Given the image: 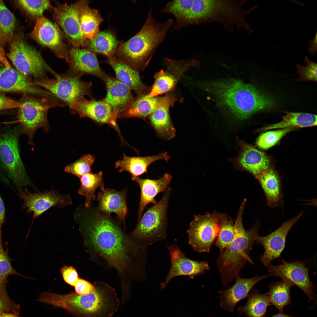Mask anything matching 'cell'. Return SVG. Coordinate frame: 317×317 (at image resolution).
<instances>
[{
	"mask_svg": "<svg viewBox=\"0 0 317 317\" xmlns=\"http://www.w3.org/2000/svg\"><path fill=\"white\" fill-rule=\"evenodd\" d=\"M246 201L245 199L242 201L234 223L235 239L220 252L216 261L224 286L239 276L240 270L247 263H254L249 255L258 235L260 225L257 221L250 229H245L242 217Z\"/></svg>",
	"mask_w": 317,
	"mask_h": 317,
	"instance_id": "cell-5",
	"label": "cell"
},
{
	"mask_svg": "<svg viewBox=\"0 0 317 317\" xmlns=\"http://www.w3.org/2000/svg\"><path fill=\"white\" fill-rule=\"evenodd\" d=\"M6 212L4 205L0 193V239H2L1 228L5 221Z\"/></svg>",
	"mask_w": 317,
	"mask_h": 317,
	"instance_id": "cell-50",
	"label": "cell"
},
{
	"mask_svg": "<svg viewBox=\"0 0 317 317\" xmlns=\"http://www.w3.org/2000/svg\"><path fill=\"white\" fill-rule=\"evenodd\" d=\"M250 291L245 304L238 308V312L247 317H263L267 307L271 305L268 294H261L257 290Z\"/></svg>",
	"mask_w": 317,
	"mask_h": 317,
	"instance_id": "cell-35",
	"label": "cell"
},
{
	"mask_svg": "<svg viewBox=\"0 0 317 317\" xmlns=\"http://www.w3.org/2000/svg\"><path fill=\"white\" fill-rule=\"evenodd\" d=\"M7 53L16 69L34 81L42 80L47 77V74L53 76L57 73L45 62L40 52L28 44L19 35H14L10 43Z\"/></svg>",
	"mask_w": 317,
	"mask_h": 317,
	"instance_id": "cell-9",
	"label": "cell"
},
{
	"mask_svg": "<svg viewBox=\"0 0 317 317\" xmlns=\"http://www.w3.org/2000/svg\"><path fill=\"white\" fill-rule=\"evenodd\" d=\"M303 214L286 221L279 227L265 236H257L256 242L264 248V253L260 257L261 261L265 266L271 264L274 259L279 257L284 249L286 238L290 230L300 219Z\"/></svg>",
	"mask_w": 317,
	"mask_h": 317,
	"instance_id": "cell-19",
	"label": "cell"
},
{
	"mask_svg": "<svg viewBox=\"0 0 317 317\" xmlns=\"http://www.w3.org/2000/svg\"><path fill=\"white\" fill-rule=\"evenodd\" d=\"M193 0H175L169 2L161 11L162 14H170L176 19V29L183 21L192 7Z\"/></svg>",
	"mask_w": 317,
	"mask_h": 317,
	"instance_id": "cell-40",
	"label": "cell"
},
{
	"mask_svg": "<svg viewBox=\"0 0 317 317\" xmlns=\"http://www.w3.org/2000/svg\"><path fill=\"white\" fill-rule=\"evenodd\" d=\"M316 125V115L304 112H286L281 121L263 127L260 130L263 131L287 128L294 129L313 127Z\"/></svg>",
	"mask_w": 317,
	"mask_h": 317,
	"instance_id": "cell-34",
	"label": "cell"
},
{
	"mask_svg": "<svg viewBox=\"0 0 317 317\" xmlns=\"http://www.w3.org/2000/svg\"><path fill=\"white\" fill-rule=\"evenodd\" d=\"M80 28L84 37L91 40L99 31V26L103 21L100 12L91 8L87 0L77 2Z\"/></svg>",
	"mask_w": 317,
	"mask_h": 317,
	"instance_id": "cell-30",
	"label": "cell"
},
{
	"mask_svg": "<svg viewBox=\"0 0 317 317\" xmlns=\"http://www.w3.org/2000/svg\"><path fill=\"white\" fill-rule=\"evenodd\" d=\"M60 271L64 281L74 287L79 279L75 269L72 266H65L61 268Z\"/></svg>",
	"mask_w": 317,
	"mask_h": 317,
	"instance_id": "cell-47",
	"label": "cell"
},
{
	"mask_svg": "<svg viewBox=\"0 0 317 317\" xmlns=\"http://www.w3.org/2000/svg\"><path fill=\"white\" fill-rule=\"evenodd\" d=\"M16 23L14 14L0 0V34L5 43H10L13 38Z\"/></svg>",
	"mask_w": 317,
	"mask_h": 317,
	"instance_id": "cell-39",
	"label": "cell"
},
{
	"mask_svg": "<svg viewBox=\"0 0 317 317\" xmlns=\"http://www.w3.org/2000/svg\"><path fill=\"white\" fill-rule=\"evenodd\" d=\"M24 94L21 102L22 105L18 108L17 117L22 134L28 137V144L33 145V136L38 129L42 128L46 133L50 129L48 119V110L52 108L66 105L55 97Z\"/></svg>",
	"mask_w": 317,
	"mask_h": 317,
	"instance_id": "cell-8",
	"label": "cell"
},
{
	"mask_svg": "<svg viewBox=\"0 0 317 317\" xmlns=\"http://www.w3.org/2000/svg\"><path fill=\"white\" fill-rule=\"evenodd\" d=\"M317 33H316L314 39L310 41L308 43L309 45L308 49V52L310 54L313 56H315L317 52Z\"/></svg>",
	"mask_w": 317,
	"mask_h": 317,
	"instance_id": "cell-51",
	"label": "cell"
},
{
	"mask_svg": "<svg viewBox=\"0 0 317 317\" xmlns=\"http://www.w3.org/2000/svg\"><path fill=\"white\" fill-rule=\"evenodd\" d=\"M126 196L124 191H118L112 189H104L98 194V210L109 216L112 213H115L124 227L125 218L128 212Z\"/></svg>",
	"mask_w": 317,
	"mask_h": 317,
	"instance_id": "cell-27",
	"label": "cell"
},
{
	"mask_svg": "<svg viewBox=\"0 0 317 317\" xmlns=\"http://www.w3.org/2000/svg\"><path fill=\"white\" fill-rule=\"evenodd\" d=\"M53 17L74 48L85 46L87 39L80 28L77 2L60 5L55 8Z\"/></svg>",
	"mask_w": 317,
	"mask_h": 317,
	"instance_id": "cell-16",
	"label": "cell"
},
{
	"mask_svg": "<svg viewBox=\"0 0 317 317\" xmlns=\"http://www.w3.org/2000/svg\"><path fill=\"white\" fill-rule=\"evenodd\" d=\"M223 213L214 210L195 215L187 230L188 244L196 251L208 252L218 235Z\"/></svg>",
	"mask_w": 317,
	"mask_h": 317,
	"instance_id": "cell-11",
	"label": "cell"
},
{
	"mask_svg": "<svg viewBox=\"0 0 317 317\" xmlns=\"http://www.w3.org/2000/svg\"><path fill=\"white\" fill-rule=\"evenodd\" d=\"M7 247L5 249L2 240H0V285L7 284L9 282L8 277L10 275L24 276L13 267L11 263L12 260L9 256Z\"/></svg>",
	"mask_w": 317,
	"mask_h": 317,
	"instance_id": "cell-41",
	"label": "cell"
},
{
	"mask_svg": "<svg viewBox=\"0 0 317 317\" xmlns=\"http://www.w3.org/2000/svg\"><path fill=\"white\" fill-rule=\"evenodd\" d=\"M107 63L114 70L116 79L134 91L137 95L149 93L151 87L148 86L142 81L137 72L118 59L114 55L107 57Z\"/></svg>",
	"mask_w": 317,
	"mask_h": 317,
	"instance_id": "cell-28",
	"label": "cell"
},
{
	"mask_svg": "<svg viewBox=\"0 0 317 317\" xmlns=\"http://www.w3.org/2000/svg\"><path fill=\"white\" fill-rule=\"evenodd\" d=\"M294 285L290 282L282 280L273 283L268 286L267 293L271 305L276 308L280 312L291 303L290 290Z\"/></svg>",
	"mask_w": 317,
	"mask_h": 317,
	"instance_id": "cell-37",
	"label": "cell"
},
{
	"mask_svg": "<svg viewBox=\"0 0 317 317\" xmlns=\"http://www.w3.org/2000/svg\"><path fill=\"white\" fill-rule=\"evenodd\" d=\"M74 287L75 292L80 295L88 294L93 292L95 290L93 284L86 280L80 278Z\"/></svg>",
	"mask_w": 317,
	"mask_h": 317,
	"instance_id": "cell-48",
	"label": "cell"
},
{
	"mask_svg": "<svg viewBox=\"0 0 317 317\" xmlns=\"http://www.w3.org/2000/svg\"><path fill=\"white\" fill-rule=\"evenodd\" d=\"M80 186L77 190L78 194L85 198V206L90 207L92 200L95 199V191L98 188L101 190L104 189L103 173L100 171L97 173H89L80 178Z\"/></svg>",
	"mask_w": 317,
	"mask_h": 317,
	"instance_id": "cell-36",
	"label": "cell"
},
{
	"mask_svg": "<svg viewBox=\"0 0 317 317\" xmlns=\"http://www.w3.org/2000/svg\"><path fill=\"white\" fill-rule=\"evenodd\" d=\"M272 274L256 276L249 278H243L238 276L234 284L225 290L218 291L219 294V305L225 310L234 312L237 304L242 300L247 298L253 286L260 281L267 278Z\"/></svg>",
	"mask_w": 317,
	"mask_h": 317,
	"instance_id": "cell-24",
	"label": "cell"
},
{
	"mask_svg": "<svg viewBox=\"0 0 317 317\" xmlns=\"http://www.w3.org/2000/svg\"><path fill=\"white\" fill-rule=\"evenodd\" d=\"M30 36L43 46L51 49L68 63V52L57 26L43 16L37 19Z\"/></svg>",
	"mask_w": 317,
	"mask_h": 317,
	"instance_id": "cell-15",
	"label": "cell"
},
{
	"mask_svg": "<svg viewBox=\"0 0 317 317\" xmlns=\"http://www.w3.org/2000/svg\"><path fill=\"white\" fill-rule=\"evenodd\" d=\"M70 68L67 72L81 77L85 74L95 76L104 81L107 74L101 69L94 53L87 49L73 47L68 52Z\"/></svg>",
	"mask_w": 317,
	"mask_h": 317,
	"instance_id": "cell-22",
	"label": "cell"
},
{
	"mask_svg": "<svg viewBox=\"0 0 317 317\" xmlns=\"http://www.w3.org/2000/svg\"><path fill=\"white\" fill-rule=\"evenodd\" d=\"M256 178L265 194L268 205L273 207L281 204L283 198L282 187L276 172L271 168Z\"/></svg>",
	"mask_w": 317,
	"mask_h": 317,
	"instance_id": "cell-31",
	"label": "cell"
},
{
	"mask_svg": "<svg viewBox=\"0 0 317 317\" xmlns=\"http://www.w3.org/2000/svg\"><path fill=\"white\" fill-rule=\"evenodd\" d=\"M22 134L20 127L0 128V178L5 183L11 180L18 188L29 186L35 191L21 158L18 139Z\"/></svg>",
	"mask_w": 317,
	"mask_h": 317,
	"instance_id": "cell-6",
	"label": "cell"
},
{
	"mask_svg": "<svg viewBox=\"0 0 317 317\" xmlns=\"http://www.w3.org/2000/svg\"><path fill=\"white\" fill-rule=\"evenodd\" d=\"M233 219L225 213H223L220 226V230L215 241V245L220 252L228 246L235 237Z\"/></svg>",
	"mask_w": 317,
	"mask_h": 317,
	"instance_id": "cell-38",
	"label": "cell"
},
{
	"mask_svg": "<svg viewBox=\"0 0 317 317\" xmlns=\"http://www.w3.org/2000/svg\"><path fill=\"white\" fill-rule=\"evenodd\" d=\"M171 256V267L164 282L160 284L163 289L173 278L180 276H188L193 279L203 274L210 267L206 261L199 262L187 258L176 244L167 247Z\"/></svg>",
	"mask_w": 317,
	"mask_h": 317,
	"instance_id": "cell-20",
	"label": "cell"
},
{
	"mask_svg": "<svg viewBox=\"0 0 317 317\" xmlns=\"http://www.w3.org/2000/svg\"><path fill=\"white\" fill-rule=\"evenodd\" d=\"M22 105L20 102L14 100L0 93V111L19 108Z\"/></svg>",
	"mask_w": 317,
	"mask_h": 317,
	"instance_id": "cell-49",
	"label": "cell"
},
{
	"mask_svg": "<svg viewBox=\"0 0 317 317\" xmlns=\"http://www.w3.org/2000/svg\"><path fill=\"white\" fill-rule=\"evenodd\" d=\"M18 197L23 201L20 210L27 208L26 214L33 213L31 227L36 219L50 208H63L72 204V199L69 193L60 194L53 187L50 190H45L43 192L34 190L33 193L26 188L24 190L22 188H18Z\"/></svg>",
	"mask_w": 317,
	"mask_h": 317,
	"instance_id": "cell-12",
	"label": "cell"
},
{
	"mask_svg": "<svg viewBox=\"0 0 317 317\" xmlns=\"http://www.w3.org/2000/svg\"><path fill=\"white\" fill-rule=\"evenodd\" d=\"M265 132L261 134L256 141L259 148L267 149L275 145L285 135L294 129L287 128Z\"/></svg>",
	"mask_w": 317,
	"mask_h": 317,
	"instance_id": "cell-44",
	"label": "cell"
},
{
	"mask_svg": "<svg viewBox=\"0 0 317 317\" xmlns=\"http://www.w3.org/2000/svg\"><path fill=\"white\" fill-rule=\"evenodd\" d=\"M263 317H265L264 316ZM271 317H294L291 316L287 315L284 313L283 312H280L276 314L273 315Z\"/></svg>",
	"mask_w": 317,
	"mask_h": 317,
	"instance_id": "cell-53",
	"label": "cell"
},
{
	"mask_svg": "<svg viewBox=\"0 0 317 317\" xmlns=\"http://www.w3.org/2000/svg\"><path fill=\"white\" fill-rule=\"evenodd\" d=\"M173 24L171 18L163 22L156 21L150 8L142 27L135 35L119 45L115 57L139 73L148 66Z\"/></svg>",
	"mask_w": 317,
	"mask_h": 317,
	"instance_id": "cell-3",
	"label": "cell"
},
{
	"mask_svg": "<svg viewBox=\"0 0 317 317\" xmlns=\"http://www.w3.org/2000/svg\"><path fill=\"white\" fill-rule=\"evenodd\" d=\"M169 158L167 152L144 157H130L124 154L122 159L115 162V166L120 172L127 171L132 176L137 177L146 173L148 166L154 162L161 160L168 161Z\"/></svg>",
	"mask_w": 317,
	"mask_h": 317,
	"instance_id": "cell-29",
	"label": "cell"
},
{
	"mask_svg": "<svg viewBox=\"0 0 317 317\" xmlns=\"http://www.w3.org/2000/svg\"><path fill=\"white\" fill-rule=\"evenodd\" d=\"M0 92H22L40 97L53 95L36 85L31 79L8 65L0 68Z\"/></svg>",
	"mask_w": 317,
	"mask_h": 317,
	"instance_id": "cell-18",
	"label": "cell"
},
{
	"mask_svg": "<svg viewBox=\"0 0 317 317\" xmlns=\"http://www.w3.org/2000/svg\"><path fill=\"white\" fill-rule=\"evenodd\" d=\"M164 61L166 69L155 74L154 83L148 95L149 97L158 96L172 91L186 72L199 65L197 60L192 58L177 60L166 58Z\"/></svg>",
	"mask_w": 317,
	"mask_h": 317,
	"instance_id": "cell-13",
	"label": "cell"
},
{
	"mask_svg": "<svg viewBox=\"0 0 317 317\" xmlns=\"http://www.w3.org/2000/svg\"><path fill=\"white\" fill-rule=\"evenodd\" d=\"M95 160V157L93 156L90 154L84 155L67 165L65 168L64 171L80 178L84 175L91 172V167Z\"/></svg>",
	"mask_w": 317,
	"mask_h": 317,
	"instance_id": "cell-42",
	"label": "cell"
},
{
	"mask_svg": "<svg viewBox=\"0 0 317 317\" xmlns=\"http://www.w3.org/2000/svg\"><path fill=\"white\" fill-rule=\"evenodd\" d=\"M93 285L94 291L85 295L75 292L63 295L50 293L47 303L79 317H112L120 303L114 289L101 281Z\"/></svg>",
	"mask_w": 317,
	"mask_h": 317,
	"instance_id": "cell-4",
	"label": "cell"
},
{
	"mask_svg": "<svg viewBox=\"0 0 317 317\" xmlns=\"http://www.w3.org/2000/svg\"><path fill=\"white\" fill-rule=\"evenodd\" d=\"M50 78L34 81L37 86L54 95L66 105L70 110L78 100L88 96L92 98L91 82L82 80L80 77L66 72L58 74Z\"/></svg>",
	"mask_w": 317,
	"mask_h": 317,
	"instance_id": "cell-10",
	"label": "cell"
},
{
	"mask_svg": "<svg viewBox=\"0 0 317 317\" xmlns=\"http://www.w3.org/2000/svg\"><path fill=\"white\" fill-rule=\"evenodd\" d=\"M202 85L219 106L240 119L247 118L257 112L269 109L274 105L272 98L253 85L239 80L214 81Z\"/></svg>",
	"mask_w": 317,
	"mask_h": 317,
	"instance_id": "cell-2",
	"label": "cell"
},
{
	"mask_svg": "<svg viewBox=\"0 0 317 317\" xmlns=\"http://www.w3.org/2000/svg\"><path fill=\"white\" fill-rule=\"evenodd\" d=\"M149 93L137 95L130 106L119 116V118H145L153 112L158 106L161 96H148Z\"/></svg>",
	"mask_w": 317,
	"mask_h": 317,
	"instance_id": "cell-32",
	"label": "cell"
},
{
	"mask_svg": "<svg viewBox=\"0 0 317 317\" xmlns=\"http://www.w3.org/2000/svg\"><path fill=\"white\" fill-rule=\"evenodd\" d=\"M16 1L17 4L26 12L37 19L42 16L43 12L51 6L49 0H20Z\"/></svg>",
	"mask_w": 317,
	"mask_h": 317,
	"instance_id": "cell-43",
	"label": "cell"
},
{
	"mask_svg": "<svg viewBox=\"0 0 317 317\" xmlns=\"http://www.w3.org/2000/svg\"><path fill=\"white\" fill-rule=\"evenodd\" d=\"M5 43L4 42L3 39L0 34V49H2V50H4V45Z\"/></svg>",
	"mask_w": 317,
	"mask_h": 317,
	"instance_id": "cell-54",
	"label": "cell"
},
{
	"mask_svg": "<svg viewBox=\"0 0 317 317\" xmlns=\"http://www.w3.org/2000/svg\"><path fill=\"white\" fill-rule=\"evenodd\" d=\"M19 315L13 313L4 312L0 315V317H19Z\"/></svg>",
	"mask_w": 317,
	"mask_h": 317,
	"instance_id": "cell-52",
	"label": "cell"
},
{
	"mask_svg": "<svg viewBox=\"0 0 317 317\" xmlns=\"http://www.w3.org/2000/svg\"><path fill=\"white\" fill-rule=\"evenodd\" d=\"M115 35L110 31H99L91 40H87L85 47L93 53L107 57L113 55L119 45Z\"/></svg>",
	"mask_w": 317,
	"mask_h": 317,
	"instance_id": "cell-33",
	"label": "cell"
},
{
	"mask_svg": "<svg viewBox=\"0 0 317 317\" xmlns=\"http://www.w3.org/2000/svg\"><path fill=\"white\" fill-rule=\"evenodd\" d=\"M88 208L73 214L84 242L94 261L117 272L122 289L129 287L133 281L145 276L146 249L136 245L109 217L94 214Z\"/></svg>",
	"mask_w": 317,
	"mask_h": 317,
	"instance_id": "cell-1",
	"label": "cell"
},
{
	"mask_svg": "<svg viewBox=\"0 0 317 317\" xmlns=\"http://www.w3.org/2000/svg\"><path fill=\"white\" fill-rule=\"evenodd\" d=\"M70 110L80 117L88 118L98 123L108 124L119 131L117 122L118 116L104 99L97 100L92 98L89 100L85 98L77 101Z\"/></svg>",
	"mask_w": 317,
	"mask_h": 317,
	"instance_id": "cell-17",
	"label": "cell"
},
{
	"mask_svg": "<svg viewBox=\"0 0 317 317\" xmlns=\"http://www.w3.org/2000/svg\"><path fill=\"white\" fill-rule=\"evenodd\" d=\"M171 189L168 188L161 198L144 214L130 237L139 247L146 249L167 236V210Z\"/></svg>",
	"mask_w": 317,
	"mask_h": 317,
	"instance_id": "cell-7",
	"label": "cell"
},
{
	"mask_svg": "<svg viewBox=\"0 0 317 317\" xmlns=\"http://www.w3.org/2000/svg\"><path fill=\"white\" fill-rule=\"evenodd\" d=\"M239 153L235 163L256 178L271 168V160L265 153L240 140L238 141Z\"/></svg>",
	"mask_w": 317,
	"mask_h": 317,
	"instance_id": "cell-21",
	"label": "cell"
},
{
	"mask_svg": "<svg viewBox=\"0 0 317 317\" xmlns=\"http://www.w3.org/2000/svg\"><path fill=\"white\" fill-rule=\"evenodd\" d=\"M131 179L139 185L141 190V197L138 213V222L141 220L145 208L149 203L156 204L155 197L160 193L165 191L172 180L169 174L165 173L161 178L157 179H143L138 176H132Z\"/></svg>",
	"mask_w": 317,
	"mask_h": 317,
	"instance_id": "cell-26",
	"label": "cell"
},
{
	"mask_svg": "<svg viewBox=\"0 0 317 317\" xmlns=\"http://www.w3.org/2000/svg\"><path fill=\"white\" fill-rule=\"evenodd\" d=\"M305 261H294L291 262L281 259V264L267 266L268 271L272 275L291 283L301 289L307 296L309 301H315L316 295L313 290V285L309 278L308 269Z\"/></svg>",
	"mask_w": 317,
	"mask_h": 317,
	"instance_id": "cell-14",
	"label": "cell"
},
{
	"mask_svg": "<svg viewBox=\"0 0 317 317\" xmlns=\"http://www.w3.org/2000/svg\"><path fill=\"white\" fill-rule=\"evenodd\" d=\"M176 101V95L172 91L161 96L158 106L148 117L158 136L166 140L176 135V130L171 119L169 109Z\"/></svg>",
	"mask_w": 317,
	"mask_h": 317,
	"instance_id": "cell-23",
	"label": "cell"
},
{
	"mask_svg": "<svg viewBox=\"0 0 317 317\" xmlns=\"http://www.w3.org/2000/svg\"><path fill=\"white\" fill-rule=\"evenodd\" d=\"M6 284L0 285V315L4 312L19 315L20 306L9 298L6 288Z\"/></svg>",
	"mask_w": 317,
	"mask_h": 317,
	"instance_id": "cell-46",
	"label": "cell"
},
{
	"mask_svg": "<svg viewBox=\"0 0 317 317\" xmlns=\"http://www.w3.org/2000/svg\"><path fill=\"white\" fill-rule=\"evenodd\" d=\"M306 65L304 66L296 63L297 73L299 76L298 81H310L316 82L317 80L316 63L310 60L306 56H305Z\"/></svg>",
	"mask_w": 317,
	"mask_h": 317,
	"instance_id": "cell-45",
	"label": "cell"
},
{
	"mask_svg": "<svg viewBox=\"0 0 317 317\" xmlns=\"http://www.w3.org/2000/svg\"><path fill=\"white\" fill-rule=\"evenodd\" d=\"M104 81L107 89L106 95L104 100L111 105L119 118L130 106L134 97L131 89L116 78L107 74Z\"/></svg>",
	"mask_w": 317,
	"mask_h": 317,
	"instance_id": "cell-25",
	"label": "cell"
}]
</instances>
